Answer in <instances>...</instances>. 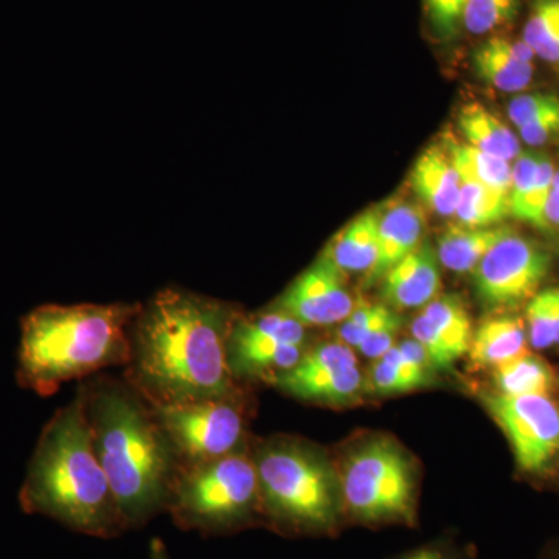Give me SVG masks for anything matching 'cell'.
<instances>
[{"mask_svg": "<svg viewBox=\"0 0 559 559\" xmlns=\"http://www.w3.org/2000/svg\"><path fill=\"white\" fill-rule=\"evenodd\" d=\"M237 316L213 297L159 290L132 320L123 380L154 407L246 392L227 366V337Z\"/></svg>", "mask_w": 559, "mask_h": 559, "instance_id": "1", "label": "cell"}, {"mask_svg": "<svg viewBox=\"0 0 559 559\" xmlns=\"http://www.w3.org/2000/svg\"><path fill=\"white\" fill-rule=\"evenodd\" d=\"M79 393L121 520H146L168 506L179 460L148 401L108 377L83 382Z\"/></svg>", "mask_w": 559, "mask_h": 559, "instance_id": "2", "label": "cell"}, {"mask_svg": "<svg viewBox=\"0 0 559 559\" xmlns=\"http://www.w3.org/2000/svg\"><path fill=\"white\" fill-rule=\"evenodd\" d=\"M140 305H43L21 323L17 381L50 396L69 381L127 366Z\"/></svg>", "mask_w": 559, "mask_h": 559, "instance_id": "3", "label": "cell"}, {"mask_svg": "<svg viewBox=\"0 0 559 559\" xmlns=\"http://www.w3.org/2000/svg\"><path fill=\"white\" fill-rule=\"evenodd\" d=\"M21 502L25 510L84 532H108L123 522L95 454L79 392L44 426L28 463Z\"/></svg>", "mask_w": 559, "mask_h": 559, "instance_id": "4", "label": "cell"}, {"mask_svg": "<svg viewBox=\"0 0 559 559\" xmlns=\"http://www.w3.org/2000/svg\"><path fill=\"white\" fill-rule=\"evenodd\" d=\"M261 503L280 520L308 528H329L341 510L340 476L311 444L274 439L250 448Z\"/></svg>", "mask_w": 559, "mask_h": 559, "instance_id": "5", "label": "cell"}, {"mask_svg": "<svg viewBox=\"0 0 559 559\" xmlns=\"http://www.w3.org/2000/svg\"><path fill=\"white\" fill-rule=\"evenodd\" d=\"M249 450L180 466L168 500L180 521L197 527L221 528L250 516L261 498Z\"/></svg>", "mask_w": 559, "mask_h": 559, "instance_id": "6", "label": "cell"}, {"mask_svg": "<svg viewBox=\"0 0 559 559\" xmlns=\"http://www.w3.org/2000/svg\"><path fill=\"white\" fill-rule=\"evenodd\" d=\"M342 503L359 521H412L415 514V473L399 443L367 441L342 463Z\"/></svg>", "mask_w": 559, "mask_h": 559, "instance_id": "7", "label": "cell"}, {"mask_svg": "<svg viewBox=\"0 0 559 559\" xmlns=\"http://www.w3.org/2000/svg\"><path fill=\"white\" fill-rule=\"evenodd\" d=\"M246 392L224 399L153 407L179 466L198 465L248 451Z\"/></svg>", "mask_w": 559, "mask_h": 559, "instance_id": "8", "label": "cell"}, {"mask_svg": "<svg viewBox=\"0 0 559 559\" xmlns=\"http://www.w3.org/2000/svg\"><path fill=\"white\" fill-rule=\"evenodd\" d=\"M308 326L280 310L242 316L238 312L227 337V366L234 380L271 384L299 364L308 345Z\"/></svg>", "mask_w": 559, "mask_h": 559, "instance_id": "9", "label": "cell"}, {"mask_svg": "<svg viewBox=\"0 0 559 559\" xmlns=\"http://www.w3.org/2000/svg\"><path fill=\"white\" fill-rule=\"evenodd\" d=\"M485 406L503 430L521 469L540 473L559 454V409L547 395L487 393Z\"/></svg>", "mask_w": 559, "mask_h": 559, "instance_id": "10", "label": "cell"}, {"mask_svg": "<svg viewBox=\"0 0 559 559\" xmlns=\"http://www.w3.org/2000/svg\"><path fill=\"white\" fill-rule=\"evenodd\" d=\"M550 263L539 245L510 230L474 270V286L489 307H514L538 293Z\"/></svg>", "mask_w": 559, "mask_h": 559, "instance_id": "11", "label": "cell"}, {"mask_svg": "<svg viewBox=\"0 0 559 559\" xmlns=\"http://www.w3.org/2000/svg\"><path fill=\"white\" fill-rule=\"evenodd\" d=\"M271 385L307 403L342 406L356 399L364 385L355 352L340 341L312 345L293 369Z\"/></svg>", "mask_w": 559, "mask_h": 559, "instance_id": "12", "label": "cell"}, {"mask_svg": "<svg viewBox=\"0 0 559 559\" xmlns=\"http://www.w3.org/2000/svg\"><path fill=\"white\" fill-rule=\"evenodd\" d=\"M355 305L347 289V275L320 255L278 297L275 310L305 326H331L344 322Z\"/></svg>", "mask_w": 559, "mask_h": 559, "instance_id": "13", "label": "cell"}, {"mask_svg": "<svg viewBox=\"0 0 559 559\" xmlns=\"http://www.w3.org/2000/svg\"><path fill=\"white\" fill-rule=\"evenodd\" d=\"M382 297L395 310L425 308L440 296L441 272L437 250L423 242L385 274Z\"/></svg>", "mask_w": 559, "mask_h": 559, "instance_id": "14", "label": "cell"}, {"mask_svg": "<svg viewBox=\"0 0 559 559\" xmlns=\"http://www.w3.org/2000/svg\"><path fill=\"white\" fill-rule=\"evenodd\" d=\"M425 227V215L417 204L399 200L381 209L377 260L366 274L367 285L381 282L393 266L419 248Z\"/></svg>", "mask_w": 559, "mask_h": 559, "instance_id": "15", "label": "cell"}, {"mask_svg": "<svg viewBox=\"0 0 559 559\" xmlns=\"http://www.w3.org/2000/svg\"><path fill=\"white\" fill-rule=\"evenodd\" d=\"M535 53L524 40L488 36L473 50L474 72L489 86L502 92H521L532 83Z\"/></svg>", "mask_w": 559, "mask_h": 559, "instance_id": "16", "label": "cell"}, {"mask_svg": "<svg viewBox=\"0 0 559 559\" xmlns=\"http://www.w3.org/2000/svg\"><path fill=\"white\" fill-rule=\"evenodd\" d=\"M411 186L419 201L437 215L454 216L460 197V175L443 143L419 154L411 171Z\"/></svg>", "mask_w": 559, "mask_h": 559, "instance_id": "17", "label": "cell"}, {"mask_svg": "<svg viewBox=\"0 0 559 559\" xmlns=\"http://www.w3.org/2000/svg\"><path fill=\"white\" fill-rule=\"evenodd\" d=\"M381 209H370L334 235L322 255L337 270L367 274L377 260Z\"/></svg>", "mask_w": 559, "mask_h": 559, "instance_id": "18", "label": "cell"}, {"mask_svg": "<svg viewBox=\"0 0 559 559\" xmlns=\"http://www.w3.org/2000/svg\"><path fill=\"white\" fill-rule=\"evenodd\" d=\"M457 128L463 142L481 153L509 162L520 156V138L481 103L471 102L459 110Z\"/></svg>", "mask_w": 559, "mask_h": 559, "instance_id": "19", "label": "cell"}, {"mask_svg": "<svg viewBox=\"0 0 559 559\" xmlns=\"http://www.w3.org/2000/svg\"><path fill=\"white\" fill-rule=\"evenodd\" d=\"M510 230L506 226L474 229L459 223L451 224L440 235L437 257L441 266L454 274H469L479 266L492 246L502 240Z\"/></svg>", "mask_w": 559, "mask_h": 559, "instance_id": "20", "label": "cell"}, {"mask_svg": "<svg viewBox=\"0 0 559 559\" xmlns=\"http://www.w3.org/2000/svg\"><path fill=\"white\" fill-rule=\"evenodd\" d=\"M524 320L513 316H496L480 323L471 341L469 359L479 367H492L527 352Z\"/></svg>", "mask_w": 559, "mask_h": 559, "instance_id": "21", "label": "cell"}, {"mask_svg": "<svg viewBox=\"0 0 559 559\" xmlns=\"http://www.w3.org/2000/svg\"><path fill=\"white\" fill-rule=\"evenodd\" d=\"M441 143H443L444 148L450 151L455 167L468 173L488 190L495 191L499 197L509 200L513 162L481 153V151L466 145L463 140L455 138L452 132L444 134Z\"/></svg>", "mask_w": 559, "mask_h": 559, "instance_id": "22", "label": "cell"}, {"mask_svg": "<svg viewBox=\"0 0 559 559\" xmlns=\"http://www.w3.org/2000/svg\"><path fill=\"white\" fill-rule=\"evenodd\" d=\"M492 378L498 392L509 396H549L555 384L549 364L527 352L496 366Z\"/></svg>", "mask_w": 559, "mask_h": 559, "instance_id": "23", "label": "cell"}, {"mask_svg": "<svg viewBox=\"0 0 559 559\" xmlns=\"http://www.w3.org/2000/svg\"><path fill=\"white\" fill-rule=\"evenodd\" d=\"M460 197L455 219L459 224L474 229L495 227L510 216L509 200L481 186L468 173L460 170Z\"/></svg>", "mask_w": 559, "mask_h": 559, "instance_id": "24", "label": "cell"}, {"mask_svg": "<svg viewBox=\"0 0 559 559\" xmlns=\"http://www.w3.org/2000/svg\"><path fill=\"white\" fill-rule=\"evenodd\" d=\"M421 314L429 320L455 359L468 355L474 333L473 322L468 310L457 296L443 294L436 297L423 308Z\"/></svg>", "mask_w": 559, "mask_h": 559, "instance_id": "25", "label": "cell"}, {"mask_svg": "<svg viewBox=\"0 0 559 559\" xmlns=\"http://www.w3.org/2000/svg\"><path fill=\"white\" fill-rule=\"evenodd\" d=\"M522 40L535 57L559 64V0H533Z\"/></svg>", "mask_w": 559, "mask_h": 559, "instance_id": "26", "label": "cell"}, {"mask_svg": "<svg viewBox=\"0 0 559 559\" xmlns=\"http://www.w3.org/2000/svg\"><path fill=\"white\" fill-rule=\"evenodd\" d=\"M524 322L533 348L546 349L559 345V288L536 293L528 300Z\"/></svg>", "mask_w": 559, "mask_h": 559, "instance_id": "27", "label": "cell"}, {"mask_svg": "<svg viewBox=\"0 0 559 559\" xmlns=\"http://www.w3.org/2000/svg\"><path fill=\"white\" fill-rule=\"evenodd\" d=\"M521 0H468L463 16V33L491 36L516 21Z\"/></svg>", "mask_w": 559, "mask_h": 559, "instance_id": "28", "label": "cell"}, {"mask_svg": "<svg viewBox=\"0 0 559 559\" xmlns=\"http://www.w3.org/2000/svg\"><path fill=\"white\" fill-rule=\"evenodd\" d=\"M468 0H421L430 35L441 44L455 43L463 35V16Z\"/></svg>", "mask_w": 559, "mask_h": 559, "instance_id": "29", "label": "cell"}, {"mask_svg": "<svg viewBox=\"0 0 559 559\" xmlns=\"http://www.w3.org/2000/svg\"><path fill=\"white\" fill-rule=\"evenodd\" d=\"M555 164L546 154L540 153L538 173L530 190L527 200L516 215V219L532 224L540 230L549 229L546 219L547 202H549L551 187H554Z\"/></svg>", "mask_w": 559, "mask_h": 559, "instance_id": "30", "label": "cell"}, {"mask_svg": "<svg viewBox=\"0 0 559 559\" xmlns=\"http://www.w3.org/2000/svg\"><path fill=\"white\" fill-rule=\"evenodd\" d=\"M390 310L392 308L388 305L358 301L348 318L342 322L341 329L337 331V341L348 345L349 348L358 349L360 342L380 325L381 320L389 314Z\"/></svg>", "mask_w": 559, "mask_h": 559, "instance_id": "31", "label": "cell"}, {"mask_svg": "<svg viewBox=\"0 0 559 559\" xmlns=\"http://www.w3.org/2000/svg\"><path fill=\"white\" fill-rule=\"evenodd\" d=\"M540 153L535 151H521L520 156L513 160V170H511L510 189V216L516 218L518 213L527 200L530 190L538 173Z\"/></svg>", "mask_w": 559, "mask_h": 559, "instance_id": "32", "label": "cell"}, {"mask_svg": "<svg viewBox=\"0 0 559 559\" xmlns=\"http://www.w3.org/2000/svg\"><path fill=\"white\" fill-rule=\"evenodd\" d=\"M412 340L417 341L426 349L433 369H450L452 364L457 360L423 314L417 316L412 322Z\"/></svg>", "mask_w": 559, "mask_h": 559, "instance_id": "33", "label": "cell"}, {"mask_svg": "<svg viewBox=\"0 0 559 559\" xmlns=\"http://www.w3.org/2000/svg\"><path fill=\"white\" fill-rule=\"evenodd\" d=\"M559 106V97L546 92L518 95L509 103V119L516 128L524 127Z\"/></svg>", "mask_w": 559, "mask_h": 559, "instance_id": "34", "label": "cell"}, {"mask_svg": "<svg viewBox=\"0 0 559 559\" xmlns=\"http://www.w3.org/2000/svg\"><path fill=\"white\" fill-rule=\"evenodd\" d=\"M401 329V318L395 311L390 310L389 314L381 320L369 336L366 337L358 347L366 358L381 359L390 348L395 347L396 334Z\"/></svg>", "mask_w": 559, "mask_h": 559, "instance_id": "35", "label": "cell"}, {"mask_svg": "<svg viewBox=\"0 0 559 559\" xmlns=\"http://www.w3.org/2000/svg\"><path fill=\"white\" fill-rule=\"evenodd\" d=\"M518 134L525 145L538 148L559 139V106L544 114L524 127L518 128Z\"/></svg>", "mask_w": 559, "mask_h": 559, "instance_id": "36", "label": "cell"}, {"mask_svg": "<svg viewBox=\"0 0 559 559\" xmlns=\"http://www.w3.org/2000/svg\"><path fill=\"white\" fill-rule=\"evenodd\" d=\"M367 385L380 395L411 392L412 388L401 377L400 371L385 359L373 360L367 377Z\"/></svg>", "mask_w": 559, "mask_h": 559, "instance_id": "37", "label": "cell"}, {"mask_svg": "<svg viewBox=\"0 0 559 559\" xmlns=\"http://www.w3.org/2000/svg\"><path fill=\"white\" fill-rule=\"evenodd\" d=\"M403 559H450L447 555L441 554L440 550L436 549H421L418 551H414V554L407 555L406 558Z\"/></svg>", "mask_w": 559, "mask_h": 559, "instance_id": "38", "label": "cell"}, {"mask_svg": "<svg viewBox=\"0 0 559 559\" xmlns=\"http://www.w3.org/2000/svg\"><path fill=\"white\" fill-rule=\"evenodd\" d=\"M153 559H168L167 555H165L164 547H162L159 543L153 546Z\"/></svg>", "mask_w": 559, "mask_h": 559, "instance_id": "39", "label": "cell"}, {"mask_svg": "<svg viewBox=\"0 0 559 559\" xmlns=\"http://www.w3.org/2000/svg\"><path fill=\"white\" fill-rule=\"evenodd\" d=\"M551 194L559 200V167H555L554 187H551Z\"/></svg>", "mask_w": 559, "mask_h": 559, "instance_id": "40", "label": "cell"}]
</instances>
